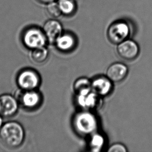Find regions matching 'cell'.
I'll list each match as a JSON object with an SVG mask.
<instances>
[{
  "label": "cell",
  "instance_id": "cell-1",
  "mask_svg": "<svg viewBox=\"0 0 152 152\" xmlns=\"http://www.w3.org/2000/svg\"><path fill=\"white\" fill-rule=\"evenodd\" d=\"M25 138L22 126L16 121H9L0 129V139L5 146L15 148L20 146Z\"/></svg>",
  "mask_w": 152,
  "mask_h": 152
},
{
  "label": "cell",
  "instance_id": "cell-2",
  "mask_svg": "<svg viewBox=\"0 0 152 152\" xmlns=\"http://www.w3.org/2000/svg\"><path fill=\"white\" fill-rule=\"evenodd\" d=\"M73 125L76 132L83 136L94 134L98 126L97 118L89 111H83L75 116Z\"/></svg>",
  "mask_w": 152,
  "mask_h": 152
},
{
  "label": "cell",
  "instance_id": "cell-3",
  "mask_svg": "<svg viewBox=\"0 0 152 152\" xmlns=\"http://www.w3.org/2000/svg\"><path fill=\"white\" fill-rule=\"evenodd\" d=\"M132 33V27L129 23L119 19L112 23L107 29V36L112 43L118 44L128 39Z\"/></svg>",
  "mask_w": 152,
  "mask_h": 152
},
{
  "label": "cell",
  "instance_id": "cell-4",
  "mask_svg": "<svg viewBox=\"0 0 152 152\" xmlns=\"http://www.w3.org/2000/svg\"><path fill=\"white\" fill-rule=\"evenodd\" d=\"M22 40L25 46L31 50L45 46L48 41L42 29L37 27L26 29L23 34Z\"/></svg>",
  "mask_w": 152,
  "mask_h": 152
},
{
  "label": "cell",
  "instance_id": "cell-5",
  "mask_svg": "<svg viewBox=\"0 0 152 152\" xmlns=\"http://www.w3.org/2000/svg\"><path fill=\"white\" fill-rule=\"evenodd\" d=\"M17 83L21 89L31 91L39 86L40 78L37 73L33 70H25L18 74Z\"/></svg>",
  "mask_w": 152,
  "mask_h": 152
},
{
  "label": "cell",
  "instance_id": "cell-6",
  "mask_svg": "<svg viewBox=\"0 0 152 152\" xmlns=\"http://www.w3.org/2000/svg\"><path fill=\"white\" fill-rule=\"evenodd\" d=\"M117 45V53L121 58L126 60L135 59L139 54V46L132 39H126Z\"/></svg>",
  "mask_w": 152,
  "mask_h": 152
},
{
  "label": "cell",
  "instance_id": "cell-7",
  "mask_svg": "<svg viewBox=\"0 0 152 152\" xmlns=\"http://www.w3.org/2000/svg\"><path fill=\"white\" fill-rule=\"evenodd\" d=\"M17 100L18 104L26 109H33L37 107L41 101L40 95L34 90L21 89L17 92Z\"/></svg>",
  "mask_w": 152,
  "mask_h": 152
},
{
  "label": "cell",
  "instance_id": "cell-8",
  "mask_svg": "<svg viewBox=\"0 0 152 152\" xmlns=\"http://www.w3.org/2000/svg\"><path fill=\"white\" fill-rule=\"evenodd\" d=\"M101 96L91 91L86 95H78L77 103L81 108L85 111L96 110L102 104Z\"/></svg>",
  "mask_w": 152,
  "mask_h": 152
},
{
  "label": "cell",
  "instance_id": "cell-9",
  "mask_svg": "<svg viewBox=\"0 0 152 152\" xmlns=\"http://www.w3.org/2000/svg\"><path fill=\"white\" fill-rule=\"evenodd\" d=\"M42 30L48 41L51 43L56 41L63 33V27L61 23L55 19L46 21L43 25Z\"/></svg>",
  "mask_w": 152,
  "mask_h": 152
},
{
  "label": "cell",
  "instance_id": "cell-10",
  "mask_svg": "<svg viewBox=\"0 0 152 152\" xmlns=\"http://www.w3.org/2000/svg\"><path fill=\"white\" fill-rule=\"evenodd\" d=\"M18 102L11 95H3L0 96V115L5 117H11L17 112Z\"/></svg>",
  "mask_w": 152,
  "mask_h": 152
},
{
  "label": "cell",
  "instance_id": "cell-11",
  "mask_svg": "<svg viewBox=\"0 0 152 152\" xmlns=\"http://www.w3.org/2000/svg\"><path fill=\"white\" fill-rule=\"evenodd\" d=\"M128 69L122 63H115L109 66L107 71V77L112 82H120L127 75Z\"/></svg>",
  "mask_w": 152,
  "mask_h": 152
},
{
  "label": "cell",
  "instance_id": "cell-12",
  "mask_svg": "<svg viewBox=\"0 0 152 152\" xmlns=\"http://www.w3.org/2000/svg\"><path fill=\"white\" fill-rule=\"evenodd\" d=\"M112 82L107 77H98L91 82L92 91L101 97L108 95L112 89Z\"/></svg>",
  "mask_w": 152,
  "mask_h": 152
},
{
  "label": "cell",
  "instance_id": "cell-13",
  "mask_svg": "<svg viewBox=\"0 0 152 152\" xmlns=\"http://www.w3.org/2000/svg\"><path fill=\"white\" fill-rule=\"evenodd\" d=\"M56 45L58 50L66 51L72 50L75 44L74 36L69 33H62L56 41Z\"/></svg>",
  "mask_w": 152,
  "mask_h": 152
},
{
  "label": "cell",
  "instance_id": "cell-14",
  "mask_svg": "<svg viewBox=\"0 0 152 152\" xmlns=\"http://www.w3.org/2000/svg\"><path fill=\"white\" fill-rule=\"evenodd\" d=\"M73 89L77 96L86 95L92 91L91 82L85 77L78 78L74 82Z\"/></svg>",
  "mask_w": 152,
  "mask_h": 152
},
{
  "label": "cell",
  "instance_id": "cell-15",
  "mask_svg": "<svg viewBox=\"0 0 152 152\" xmlns=\"http://www.w3.org/2000/svg\"><path fill=\"white\" fill-rule=\"evenodd\" d=\"M62 15L66 17L72 16L75 14L77 10V5L75 0H57Z\"/></svg>",
  "mask_w": 152,
  "mask_h": 152
},
{
  "label": "cell",
  "instance_id": "cell-16",
  "mask_svg": "<svg viewBox=\"0 0 152 152\" xmlns=\"http://www.w3.org/2000/svg\"><path fill=\"white\" fill-rule=\"evenodd\" d=\"M48 56V50L45 46L36 48L32 50L31 58L32 60L36 64H42L45 61Z\"/></svg>",
  "mask_w": 152,
  "mask_h": 152
},
{
  "label": "cell",
  "instance_id": "cell-17",
  "mask_svg": "<svg viewBox=\"0 0 152 152\" xmlns=\"http://www.w3.org/2000/svg\"><path fill=\"white\" fill-rule=\"evenodd\" d=\"M104 138L100 134H93L89 143L91 151L96 152L101 151L104 144Z\"/></svg>",
  "mask_w": 152,
  "mask_h": 152
},
{
  "label": "cell",
  "instance_id": "cell-18",
  "mask_svg": "<svg viewBox=\"0 0 152 152\" xmlns=\"http://www.w3.org/2000/svg\"><path fill=\"white\" fill-rule=\"evenodd\" d=\"M46 10L48 14L53 18H57L62 15L57 1L51 2L47 4Z\"/></svg>",
  "mask_w": 152,
  "mask_h": 152
},
{
  "label": "cell",
  "instance_id": "cell-19",
  "mask_svg": "<svg viewBox=\"0 0 152 152\" xmlns=\"http://www.w3.org/2000/svg\"><path fill=\"white\" fill-rule=\"evenodd\" d=\"M107 152H127V149L125 145L121 143H115L109 148Z\"/></svg>",
  "mask_w": 152,
  "mask_h": 152
},
{
  "label": "cell",
  "instance_id": "cell-20",
  "mask_svg": "<svg viewBox=\"0 0 152 152\" xmlns=\"http://www.w3.org/2000/svg\"><path fill=\"white\" fill-rule=\"evenodd\" d=\"M37 2L40 3L47 5V4H49L50 3H51V2L57 1V0H37Z\"/></svg>",
  "mask_w": 152,
  "mask_h": 152
},
{
  "label": "cell",
  "instance_id": "cell-21",
  "mask_svg": "<svg viewBox=\"0 0 152 152\" xmlns=\"http://www.w3.org/2000/svg\"><path fill=\"white\" fill-rule=\"evenodd\" d=\"M2 125H3V124H2V118L1 117V115H0V129L2 127Z\"/></svg>",
  "mask_w": 152,
  "mask_h": 152
}]
</instances>
